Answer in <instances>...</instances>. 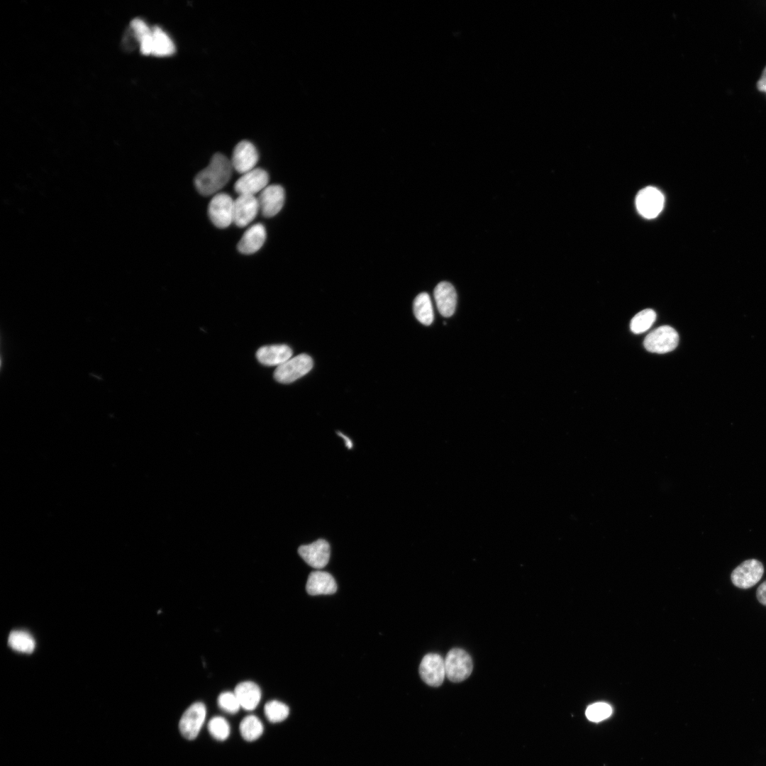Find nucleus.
<instances>
[{"label":"nucleus","instance_id":"2","mask_svg":"<svg viewBox=\"0 0 766 766\" xmlns=\"http://www.w3.org/2000/svg\"><path fill=\"white\" fill-rule=\"evenodd\" d=\"M446 677L453 682H460L466 679L473 669L470 655L462 648L451 649L445 659Z\"/></svg>","mask_w":766,"mask_h":766},{"label":"nucleus","instance_id":"6","mask_svg":"<svg viewBox=\"0 0 766 766\" xmlns=\"http://www.w3.org/2000/svg\"><path fill=\"white\" fill-rule=\"evenodd\" d=\"M206 716V709L203 703L195 702L191 704L179 720V728L181 734L188 740L196 738L202 728Z\"/></svg>","mask_w":766,"mask_h":766},{"label":"nucleus","instance_id":"4","mask_svg":"<svg viewBox=\"0 0 766 766\" xmlns=\"http://www.w3.org/2000/svg\"><path fill=\"white\" fill-rule=\"evenodd\" d=\"M678 342L679 335L675 329L670 326H662L648 333L643 345L649 352L662 354L675 350Z\"/></svg>","mask_w":766,"mask_h":766},{"label":"nucleus","instance_id":"11","mask_svg":"<svg viewBox=\"0 0 766 766\" xmlns=\"http://www.w3.org/2000/svg\"><path fill=\"white\" fill-rule=\"evenodd\" d=\"M285 199L284 188L279 184L267 186L257 197L262 216L270 218L277 214L283 207Z\"/></svg>","mask_w":766,"mask_h":766},{"label":"nucleus","instance_id":"8","mask_svg":"<svg viewBox=\"0 0 766 766\" xmlns=\"http://www.w3.org/2000/svg\"><path fill=\"white\" fill-rule=\"evenodd\" d=\"M635 206L642 216L648 219L654 218L663 209L664 196L655 187H645L638 193Z\"/></svg>","mask_w":766,"mask_h":766},{"label":"nucleus","instance_id":"14","mask_svg":"<svg viewBox=\"0 0 766 766\" xmlns=\"http://www.w3.org/2000/svg\"><path fill=\"white\" fill-rule=\"evenodd\" d=\"M260 210L257 198L252 195H238L234 200L233 223L245 227L252 221Z\"/></svg>","mask_w":766,"mask_h":766},{"label":"nucleus","instance_id":"18","mask_svg":"<svg viewBox=\"0 0 766 766\" xmlns=\"http://www.w3.org/2000/svg\"><path fill=\"white\" fill-rule=\"evenodd\" d=\"M266 239V231L262 223L250 226L238 243V250L243 254H252L259 250Z\"/></svg>","mask_w":766,"mask_h":766},{"label":"nucleus","instance_id":"13","mask_svg":"<svg viewBox=\"0 0 766 766\" xmlns=\"http://www.w3.org/2000/svg\"><path fill=\"white\" fill-rule=\"evenodd\" d=\"M298 552L309 565L316 569L324 567L330 558V545L323 539L301 545L299 548Z\"/></svg>","mask_w":766,"mask_h":766},{"label":"nucleus","instance_id":"28","mask_svg":"<svg viewBox=\"0 0 766 766\" xmlns=\"http://www.w3.org/2000/svg\"><path fill=\"white\" fill-rule=\"evenodd\" d=\"M221 709L228 714H236L240 707L239 701L234 692H224L220 694L217 699Z\"/></svg>","mask_w":766,"mask_h":766},{"label":"nucleus","instance_id":"23","mask_svg":"<svg viewBox=\"0 0 766 766\" xmlns=\"http://www.w3.org/2000/svg\"><path fill=\"white\" fill-rule=\"evenodd\" d=\"M9 646L18 652L30 653L35 648V640L28 632L13 631L8 638Z\"/></svg>","mask_w":766,"mask_h":766},{"label":"nucleus","instance_id":"17","mask_svg":"<svg viewBox=\"0 0 766 766\" xmlns=\"http://www.w3.org/2000/svg\"><path fill=\"white\" fill-rule=\"evenodd\" d=\"M306 589L310 595L332 594L337 590V584L333 577L326 572L313 571L310 573L306 584Z\"/></svg>","mask_w":766,"mask_h":766},{"label":"nucleus","instance_id":"29","mask_svg":"<svg viewBox=\"0 0 766 766\" xmlns=\"http://www.w3.org/2000/svg\"><path fill=\"white\" fill-rule=\"evenodd\" d=\"M131 26L133 30V33L140 42L144 37L150 35L152 33V28H150L148 24L140 18H134L131 22Z\"/></svg>","mask_w":766,"mask_h":766},{"label":"nucleus","instance_id":"16","mask_svg":"<svg viewBox=\"0 0 766 766\" xmlns=\"http://www.w3.org/2000/svg\"><path fill=\"white\" fill-rule=\"evenodd\" d=\"M292 353V350L287 345H265L257 350L256 357L264 365L278 367L290 359Z\"/></svg>","mask_w":766,"mask_h":766},{"label":"nucleus","instance_id":"25","mask_svg":"<svg viewBox=\"0 0 766 766\" xmlns=\"http://www.w3.org/2000/svg\"><path fill=\"white\" fill-rule=\"evenodd\" d=\"M264 712L270 722L279 723L288 717L289 709L287 705L282 701L271 700L265 704Z\"/></svg>","mask_w":766,"mask_h":766},{"label":"nucleus","instance_id":"9","mask_svg":"<svg viewBox=\"0 0 766 766\" xmlns=\"http://www.w3.org/2000/svg\"><path fill=\"white\" fill-rule=\"evenodd\" d=\"M419 674L428 685L439 687L446 676L444 659L438 653L426 654L420 663Z\"/></svg>","mask_w":766,"mask_h":766},{"label":"nucleus","instance_id":"20","mask_svg":"<svg viewBox=\"0 0 766 766\" xmlns=\"http://www.w3.org/2000/svg\"><path fill=\"white\" fill-rule=\"evenodd\" d=\"M152 28V52L155 56H168L175 52V46L170 37L159 26Z\"/></svg>","mask_w":766,"mask_h":766},{"label":"nucleus","instance_id":"19","mask_svg":"<svg viewBox=\"0 0 766 766\" xmlns=\"http://www.w3.org/2000/svg\"><path fill=\"white\" fill-rule=\"evenodd\" d=\"M234 692L240 707L247 711L255 709L261 699V690L259 686L251 681L240 682L236 685Z\"/></svg>","mask_w":766,"mask_h":766},{"label":"nucleus","instance_id":"22","mask_svg":"<svg viewBox=\"0 0 766 766\" xmlns=\"http://www.w3.org/2000/svg\"><path fill=\"white\" fill-rule=\"evenodd\" d=\"M241 736L246 741H254L259 738L264 730L261 721L254 715H248L243 718L239 726Z\"/></svg>","mask_w":766,"mask_h":766},{"label":"nucleus","instance_id":"31","mask_svg":"<svg viewBox=\"0 0 766 766\" xmlns=\"http://www.w3.org/2000/svg\"><path fill=\"white\" fill-rule=\"evenodd\" d=\"M757 88L760 91H765L766 90V67L765 68L757 84Z\"/></svg>","mask_w":766,"mask_h":766},{"label":"nucleus","instance_id":"5","mask_svg":"<svg viewBox=\"0 0 766 766\" xmlns=\"http://www.w3.org/2000/svg\"><path fill=\"white\" fill-rule=\"evenodd\" d=\"M234 200L224 192L216 194L209 202L208 214L215 226L228 227L233 222Z\"/></svg>","mask_w":766,"mask_h":766},{"label":"nucleus","instance_id":"24","mask_svg":"<svg viewBox=\"0 0 766 766\" xmlns=\"http://www.w3.org/2000/svg\"><path fill=\"white\" fill-rule=\"evenodd\" d=\"M656 318V313L653 309H647L638 312L631 321V330L638 334L648 330Z\"/></svg>","mask_w":766,"mask_h":766},{"label":"nucleus","instance_id":"27","mask_svg":"<svg viewBox=\"0 0 766 766\" xmlns=\"http://www.w3.org/2000/svg\"><path fill=\"white\" fill-rule=\"evenodd\" d=\"M612 713L611 706L604 702H596L586 709L587 718L593 722H599L609 718Z\"/></svg>","mask_w":766,"mask_h":766},{"label":"nucleus","instance_id":"26","mask_svg":"<svg viewBox=\"0 0 766 766\" xmlns=\"http://www.w3.org/2000/svg\"><path fill=\"white\" fill-rule=\"evenodd\" d=\"M208 730L216 740L223 741L227 739L231 733L228 722L222 716H214L208 723Z\"/></svg>","mask_w":766,"mask_h":766},{"label":"nucleus","instance_id":"7","mask_svg":"<svg viewBox=\"0 0 766 766\" xmlns=\"http://www.w3.org/2000/svg\"><path fill=\"white\" fill-rule=\"evenodd\" d=\"M764 567L760 561L750 559L744 561L731 573L733 584L740 589H749L756 584L762 578Z\"/></svg>","mask_w":766,"mask_h":766},{"label":"nucleus","instance_id":"32","mask_svg":"<svg viewBox=\"0 0 766 766\" xmlns=\"http://www.w3.org/2000/svg\"><path fill=\"white\" fill-rule=\"evenodd\" d=\"M338 434H339V435H340V436H341V437H342V438H343L344 439V440H345V445H346V446H347V447H348V448L349 449H350L351 448H353V443H352V441L350 440V438H348L347 436L344 435H343V433H339Z\"/></svg>","mask_w":766,"mask_h":766},{"label":"nucleus","instance_id":"21","mask_svg":"<svg viewBox=\"0 0 766 766\" xmlns=\"http://www.w3.org/2000/svg\"><path fill=\"white\" fill-rule=\"evenodd\" d=\"M413 313L417 320L423 325L433 323L434 315L432 303L428 294L422 292L413 301Z\"/></svg>","mask_w":766,"mask_h":766},{"label":"nucleus","instance_id":"12","mask_svg":"<svg viewBox=\"0 0 766 766\" xmlns=\"http://www.w3.org/2000/svg\"><path fill=\"white\" fill-rule=\"evenodd\" d=\"M257 161V149L248 140H242L235 145L231 159L233 168L243 174L253 170Z\"/></svg>","mask_w":766,"mask_h":766},{"label":"nucleus","instance_id":"10","mask_svg":"<svg viewBox=\"0 0 766 766\" xmlns=\"http://www.w3.org/2000/svg\"><path fill=\"white\" fill-rule=\"evenodd\" d=\"M268 182L269 176L265 170L254 168L243 174L235 182L234 190L238 195L255 196L268 186Z\"/></svg>","mask_w":766,"mask_h":766},{"label":"nucleus","instance_id":"3","mask_svg":"<svg viewBox=\"0 0 766 766\" xmlns=\"http://www.w3.org/2000/svg\"><path fill=\"white\" fill-rule=\"evenodd\" d=\"M312 367V358L302 353L279 365L274 372V377L279 383H292L309 372Z\"/></svg>","mask_w":766,"mask_h":766},{"label":"nucleus","instance_id":"15","mask_svg":"<svg viewBox=\"0 0 766 766\" xmlns=\"http://www.w3.org/2000/svg\"><path fill=\"white\" fill-rule=\"evenodd\" d=\"M433 294L440 313L445 317L451 316L457 304V294L454 287L449 282H441L435 287Z\"/></svg>","mask_w":766,"mask_h":766},{"label":"nucleus","instance_id":"33","mask_svg":"<svg viewBox=\"0 0 766 766\" xmlns=\"http://www.w3.org/2000/svg\"><path fill=\"white\" fill-rule=\"evenodd\" d=\"M765 92H766V90H765Z\"/></svg>","mask_w":766,"mask_h":766},{"label":"nucleus","instance_id":"1","mask_svg":"<svg viewBox=\"0 0 766 766\" xmlns=\"http://www.w3.org/2000/svg\"><path fill=\"white\" fill-rule=\"evenodd\" d=\"M232 170L231 160L221 153H216L209 165L196 174L194 185L203 196L214 194L228 182Z\"/></svg>","mask_w":766,"mask_h":766},{"label":"nucleus","instance_id":"30","mask_svg":"<svg viewBox=\"0 0 766 766\" xmlns=\"http://www.w3.org/2000/svg\"><path fill=\"white\" fill-rule=\"evenodd\" d=\"M756 596L759 602L766 606V580L758 587Z\"/></svg>","mask_w":766,"mask_h":766}]
</instances>
